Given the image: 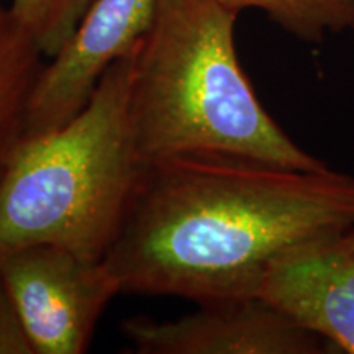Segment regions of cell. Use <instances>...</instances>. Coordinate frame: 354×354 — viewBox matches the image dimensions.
<instances>
[{
	"mask_svg": "<svg viewBox=\"0 0 354 354\" xmlns=\"http://www.w3.org/2000/svg\"><path fill=\"white\" fill-rule=\"evenodd\" d=\"M161 0H94L63 50L44 63L26 110L25 136L63 127L115 61L149 32Z\"/></svg>",
	"mask_w": 354,
	"mask_h": 354,
	"instance_id": "obj_5",
	"label": "cell"
},
{
	"mask_svg": "<svg viewBox=\"0 0 354 354\" xmlns=\"http://www.w3.org/2000/svg\"><path fill=\"white\" fill-rule=\"evenodd\" d=\"M351 232H353V234H354V228H353V230H351Z\"/></svg>",
	"mask_w": 354,
	"mask_h": 354,
	"instance_id": "obj_12",
	"label": "cell"
},
{
	"mask_svg": "<svg viewBox=\"0 0 354 354\" xmlns=\"http://www.w3.org/2000/svg\"><path fill=\"white\" fill-rule=\"evenodd\" d=\"M123 335L141 354H325L331 344L264 299L233 297L198 304L176 320L133 317Z\"/></svg>",
	"mask_w": 354,
	"mask_h": 354,
	"instance_id": "obj_6",
	"label": "cell"
},
{
	"mask_svg": "<svg viewBox=\"0 0 354 354\" xmlns=\"http://www.w3.org/2000/svg\"><path fill=\"white\" fill-rule=\"evenodd\" d=\"M94 0H12L10 10L46 59L69 41Z\"/></svg>",
	"mask_w": 354,
	"mask_h": 354,
	"instance_id": "obj_10",
	"label": "cell"
},
{
	"mask_svg": "<svg viewBox=\"0 0 354 354\" xmlns=\"http://www.w3.org/2000/svg\"><path fill=\"white\" fill-rule=\"evenodd\" d=\"M236 19L220 0L159 2L133 69L130 122L140 159L146 165L225 154L290 169H328L263 107L238 57Z\"/></svg>",
	"mask_w": 354,
	"mask_h": 354,
	"instance_id": "obj_2",
	"label": "cell"
},
{
	"mask_svg": "<svg viewBox=\"0 0 354 354\" xmlns=\"http://www.w3.org/2000/svg\"><path fill=\"white\" fill-rule=\"evenodd\" d=\"M232 12L258 8L286 32L320 43L326 32L354 28V0H220Z\"/></svg>",
	"mask_w": 354,
	"mask_h": 354,
	"instance_id": "obj_9",
	"label": "cell"
},
{
	"mask_svg": "<svg viewBox=\"0 0 354 354\" xmlns=\"http://www.w3.org/2000/svg\"><path fill=\"white\" fill-rule=\"evenodd\" d=\"M351 230L323 233L286 248L266 268L258 289V297L348 354H354Z\"/></svg>",
	"mask_w": 354,
	"mask_h": 354,
	"instance_id": "obj_7",
	"label": "cell"
},
{
	"mask_svg": "<svg viewBox=\"0 0 354 354\" xmlns=\"http://www.w3.org/2000/svg\"><path fill=\"white\" fill-rule=\"evenodd\" d=\"M138 43L105 71L76 117L20 140L0 179V258L35 245L105 258L145 166L130 122Z\"/></svg>",
	"mask_w": 354,
	"mask_h": 354,
	"instance_id": "obj_3",
	"label": "cell"
},
{
	"mask_svg": "<svg viewBox=\"0 0 354 354\" xmlns=\"http://www.w3.org/2000/svg\"><path fill=\"white\" fill-rule=\"evenodd\" d=\"M354 228V177L225 154L146 162L104 263L122 294L253 297L295 243Z\"/></svg>",
	"mask_w": 354,
	"mask_h": 354,
	"instance_id": "obj_1",
	"label": "cell"
},
{
	"mask_svg": "<svg viewBox=\"0 0 354 354\" xmlns=\"http://www.w3.org/2000/svg\"><path fill=\"white\" fill-rule=\"evenodd\" d=\"M44 59L10 7L0 0V179L25 135L30 94Z\"/></svg>",
	"mask_w": 354,
	"mask_h": 354,
	"instance_id": "obj_8",
	"label": "cell"
},
{
	"mask_svg": "<svg viewBox=\"0 0 354 354\" xmlns=\"http://www.w3.org/2000/svg\"><path fill=\"white\" fill-rule=\"evenodd\" d=\"M35 354L86 353L107 305L122 294L104 259H87L53 245L0 258Z\"/></svg>",
	"mask_w": 354,
	"mask_h": 354,
	"instance_id": "obj_4",
	"label": "cell"
},
{
	"mask_svg": "<svg viewBox=\"0 0 354 354\" xmlns=\"http://www.w3.org/2000/svg\"><path fill=\"white\" fill-rule=\"evenodd\" d=\"M0 354H35L2 272H0Z\"/></svg>",
	"mask_w": 354,
	"mask_h": 354,
	"instance_id": "obj_11",
	"label": "cell"
}]
</instances>
